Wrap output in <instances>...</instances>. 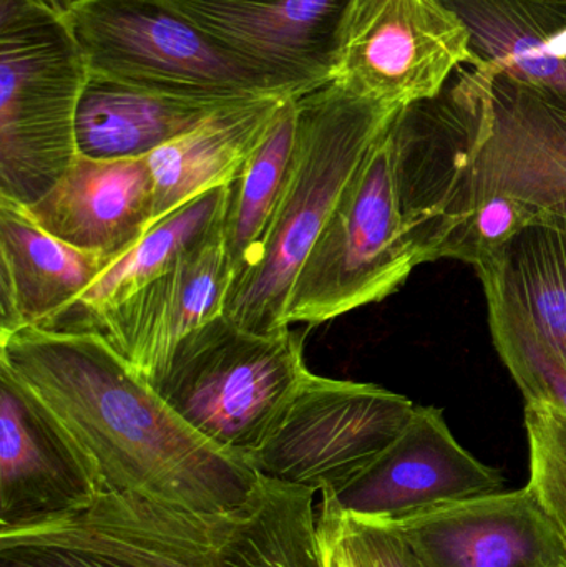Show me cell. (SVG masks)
<instances>
[{
  "instance_id": "9c48e42d",
  "label": "cell",
  "mask_w": 566,
  "mask_h": 567,
  "mask_svg": "<svg viewBox=\"0 0 566 567\" xmlns=\"http://www.w3.org/2000/svg\"><path fill=\"white\" fill-rule=\"evenodd\" d=\"M414 410L408 396L375 383L311 372L246 462L266 478L332 496L392 445Z\"/></svg>"
},
{
  "instance_id": "d6986e66",
  "label": "cell",
  "mask_w": 566,
  "mask_h": 567,
  "mask_svg": "<svg viewBox=\"0 0 566 567\" xmlns=\"http://www.w3.org/2000/svg\"><path fill=\"white\" fill-rule=\"evenodd\" d=\"M286 102L256 99L223 106L192 132L148 155L155 182L150 228L192 199L231 185Z\"/></svg>"
},
{
  "instance_id": "ffe728a7",
  "label": "cell",
  "mask_w": 566,
  "mask_h": 567,
  "mask_svg": "<svg viewBox=\"0 0 566 567\" xmlns=\"http://www.w3.org/2000/svg\"><path fill=\"white\" fill-rule=\"evenodd\" d=\"M223 106L90 72L76 115L79 155L92 159L145 158L192 132Z\"/></svg>"
},
{
  "instance_id": "5bb4252c",
  "label": "cell",
  "mask_w": 566,
  "mask_h": 567,
  "mask_svg": "<svg viewBox=\"0 0 566 567\" xmlns=\"http://www.w3.org/2000/svg\"><path fill=\"white\" fill-rule=\"evenodd\" d=\"M391 525L421 567H566L565 542L528 486Z\"/></svg>"
},
{
  "instance_id": "9a60e30c",
  "label": "cell",
  "mask_w": 566,
  "mask_h": 567,
  "mask_svg": "<svg viewBox=\"0 0 566 567\" xmlns=\"http://www.w3.org/2000/svg\"><path fill=\"white\" fill-rule=\"evenodd\" d=\"M92 496L62 430L29 389L0 365V526L73 512Z\"/></svg>"
},
{
  "instance_id": "277c9868",
  "label": "cell",
  "mask_w": 566,
  "mask_h": 567,
  "mask_svg": "<svg viewBox=\"0 0 566 567\" xmlns=\"http://www.w3.org/2000/svg\"><path fill=\"white\" fill-rule=\"evenodd\" d=\"M402 106L331 80L296 100L291 176L253 265L233 279L225 316L253 333L286 329L296 278L342 192Z\"/></svg>"
},
{
  "instance_id": "ac0fdd59",
  "label": "cell",
  "mask_w": 566,
  "mask_h": 567,
  "mask_svg": "<svg viewBox=\"0 0 566 567\" xmlns=\"http://www.w3.org/2000/svg\"><path fill=\"white\" fill-rule=\"evenodd\" d=\"M112 262L55 238L29 206L0 196V337L49 326Z\"/></svg>"
},
{
  "instance_id": "7402d4cb",
  "label": "cell",
  "mask_w": 566,
  "mask_h": 567,
  "mask_svg": "<svg viewBox=\"0 0 566 567\" xmlns=\"http://www.w3.org/2000/svg\"><path fill=\"white\" fill-rule=\"evenodd\" d=\"M228 198L229 186H222L165 216L145 233L138 245L113 261L55 320L86 316L126 299L153 279L165 275L189 252L218 238L223 233Z\"/></svg>"
},
{
  "instance_id": "ba28073f",
  "label": "cell",
  "mask_w": 566,
  "mask_h": 567,
  "mask_svg": "<svg viewBox=\"0 0 566 567\" xmlns=\"http://www.w3.org/2000/svg\"><path fill=\"white\" fill-rule=\"evenodd\" d=\"M455 79L471 122L467 168L454 206L459 223L494 195L566 218V89L464 66Z\"/></svg>"
},
{
  "instance_id": "4316f807",
  "label": "cell",
  "mask_w": 566,
  "mask_h": 567,
  "mask_svg": "<svg viewBox=\"0 0 566 567\" xmlns=\"http://www.w3.org/2000/svg\"><path fill=\"white\" fill-rule=\"evenodd\" d=\"M321 506L331 513L342 542L358 567H421L414 553L391 523L371 522L339 512L329 499Z\"/></svg>"
},
{
  "instance_id": "f1b7e54d",
  "label": "cell",
  "mask_w": 566,
  "mask_h": 567,
  "mask_svg": "<svg viewBox=\"0 0 566 567\" xmlns=\"http://www.w3.org/2000/svg\"><path fill=\"white\" fill-rule=\"evenodd\" d=\"M319 536H321L322 553H325L326 567H358L348 546L339 535L338 526L328 509L319 506Z\"/></svg>"
},
{
  "instance_id": "2e32d148",
  "label": "cell",
  "mask_w": 566,
  "mask_h": 567,
  "mask_svg": "<svg viewBox=\"0 0 566 567\" xmlns=\"http://www.w3.org/2000/svg\"><path fill=\"white\" fill-rule=\"evenodd\" d=\"M153 203L155 182L148 156L92 159L79 155L29 209L55 238L116 261L148 231Z\"/></svg>"
},
{
  "instance_id": "7a4b0ae2",
  "label": "cell",
  "mask_w": 566,
  "mask_h": 567,
  "mask_svg": "<svg viewBox=\"0 0 566 567\" xmlns=\"http://www.w3.org/2000/svg\"><path fill=\"white\" fill-rule=\"evenodd\" d=\"M467 105L452 79L434 100L402 106L362 159L292 286L285 323L319 326L401 289L441 259L457 228L469 162Z\"/></svg>"
},
{
  "instance_id": "44dd1931",
  "label": "cell",
  "mask_w": 566,
  "mask_h": 567,
  "mask_svg": "<svg viewBox=\"0 0 566 567\" xmlns=\"http://www.w3.org/2000/svg\"><path fill=\"white\" fill-rule=\"evenodd\" d=\"M469 32L475 72L507 73L534 85L566 89V60L545 47L566 32V0H441Z\"/></svg>"
},
{
  "instance_id": "7c38bea8",
  "label": "cell",
  "mask_w": 566,
  "mask_h": 567,
  "mask_svg": "<svg viewBox=\"0 0 566 567\" xmlns=\"http://www.w3.org/2000/svg\"><path fill=\"white\" fill-rule=\"evenodd\" d=\"M299 99L335 80L352 0H163Z\"/></svg>"
},
{
  "instance_id": "e0dca14e",
  "label": "cell",
  "mask_w": 566,
  "mask_h": 567,
  "mask_svg": "<svg viewBox=\"0 0 566 567\" xmlns=\"http://www.w3.org/2000/svg\"><path fill=\"white\" fill-rule=\"evenodd\" d=\"M488 326L535 343L566 370V218H537L478 265Z\"/></svg>"
},
{
  "instance_id": "5b68a950",
  "label": "cell",
  "mask_w": 566,
  "mask_h": 567,
  "mask_svg": "<svg viewBox=\"0 0 566 567\" xmlns=\"http://www.w3.org/2000/svg\"><path fill=\"white\" fill-rule=\"evenodd\" d=\"M89 73L45 0H0V196L32 206L69 172Z\"/></svg>"
},
{
  "instance_id": "3957f363",
  "label": "cell",
  "mask_w": 566,
  "mask_h": 567,
  "mask_svg": "<svg viewBox=\"0 0 566 567\" xmlns=\"http://www.w3.org/2000/svg\"><path fill=\"white\" fill-rule=\"evenodd\" d=\"M315 496L261 475L225 512L93 495L73 512L0 526V546H56L123 567H326Z\"/></svg>"
},
{
  "instance_id": "cb8c5ba5",
  "label": "cell",
  "mask_w": 566,
  "mask_h": 567,
  "mask_svg": "<svg viewBox=\"0 0 566 567\" xmlns=\"http://www.w3.org/2000/svg\"><path fill=\"white\" fill-rule=\"evenodd\" d=\"M528 488L544 506L566 545V413L544 402H527Z\"/></svg>"
},
{
  "instance_id": "d4e9b609",
  "label": "cell",
  "mask_w": 566,
  "mask_h": 567,
  "mask_svg": "<svg viewBox=\"0 0 566 567\" xmlns=\"http://www.w3.org/2000/svg\"><path fill=\"white\" fill-rule=\"evenodd\" d=\"M537 215L534 208L511 196H487L445 239L441 259H457L477 268L527 228Z\"/></svg>"
},
{
  "instance_id": "6da1fadb",
  "label": "cell",
  "mask_w": 566,
  "mask_h": 567,
  "mask_svg": "<svg viewBox=\"0 0 566 567\" xmlns=\"http://www.w3.org/2000/svg\"><path fill=\"white\" fill-rule=\"evenodd\" d=\"M19 379L72 445L93 495H136L189 512L245 502L258 473L185 422L92 327H25L0 337Z\"/></svg>"
},
{
  "instance_id": "8fae6325",
  "label": "cell",
  "mask_w": 566,
  "mask_h": 567,
  "mask_svg": "<svg viewBox=\"0 0 566 567\" xmlns=\"http://www.w3.org/2000/svg\"><path fill=\"white\" fill-rule=\"evenodd\" d=\"M502 489V473L459 443L441 409L415 405L392 445L341 492L322 499L346 515L401 523Z\"/></svg>"
},
{
  "instance_id": "484cf974",
  "label": "cell",
  "mask_w": 566,
  "mask_h": 567,
  "mask_svg": "<svg viewBox=\"0 0 566 567\" xmlns=\"http://www.w3.org/2000/svg\"><path fill=\"white\" fill-rule=\"evenodd\" d=\"M495 350L527 402H544L566 413V370L545 350L505 330L492 329Z\"/></svg>"
},
{
  "instance_id": "603a6c76",
  "label": "cell",
  "mask_w": 566,
  "mask_h": 567,
  "mask_svg": "<svg viewBox=\"0 0 566 567\" xmlns=\"http://www.w3.org/2000/svg\"><path fill=\"white\" fill-rule=\"evenodd\" d=\"M296 100H288L281 106L268 135L229 185L223 245L235 278L258 256L288 186L295 156Z\"/></svg>"
},
{
  "instance_id": "52a82bcc",
  "label": "cell",
  "mask_w": 566,
  "mask_h": 567,
  "mask_svg": "<svg viewBox=\"0 0 566 567\" xmlns=\"http://www.w3.org/2000/svg\"><path fill=\"white\" fill-rule=\"evenodd\" d=\"M96 75L198 102L296 100L163 0H89L63 17Z\"/></svg>"
},
{
  "instance_id": "4fadbf2b",
  "label": "cell",
  "mask_w": 566,
  "mask_h": 567,
  "mask_svg": "<svg viewBox=\"0 0 566 567\" xmlns=\"http://www.w3.org/2000/svg\"><path fill=\"white\" fill-rule=\"evenodd\" d=\"M233 279L235 269L222 233L126 299L86 316L63 317L47 327H92L136 373L153 383L186 336L225 312Z\"/></svg>"
},
{
  "instance_id": "8992f818",
  "label": "cell",
  "mask_w": 566,
  "mask_h": 567,
  "mask_svg": "<svg viewBox=\"0 0 566 567\" xmlns=\"http://www.w3.org/2000/svg\"><path fill=\"white\" fill-rule=\"evenodd\" d=\"M302 347L291 326L261 336L222 313L178 343L152 385L199 435L246 460L311 375Z\"/></svg>"
},
{
  "instance_id": "f546056e",
  "label": "cell",
  "mask_w": 566,
  "mask_h": 567,
  "mask_svg": "<svg viewBox=\"0 0 566 567\" xmlns=\"http://www.w3.org/2000/svg\"><path fill=\"white\" fill-rule=\"evenodd\" d=\"M47 6L59 13L60 17H66L70 12L76 9V7L83 6L89 0H45Z\"/></svg>"
},
{
  "instance_id": "30bf717a",
  "label": "cell",
  "mask_w": 566,
  "mask_h": 567,
  "mask_svg": "<svg viewBox=\"0 0 566 567\" xmlns=\"http://www.w3.org/2000/svg\"><path fill=\"white\" fill-rule=\"evenodd\" d=\"M464 65H474L467 29L441 0H352L335 82L408 106L438 99Z\"/></svg>"
},
{
  "instance_id": "83f0119b",
  "label": "cell",
  "mask_w": 566,
  "mask_h": 567,
  "mask_svg": "<svg viewBox=\"0 0 566 567\" xmlns=\"http://www.w3.org/2000/svg\"><path fill=\"white\" fill-rule=\"evenodd\" d=\"M0 567H123L56 546H0Z\"/></svg>"
}]
</instances>
